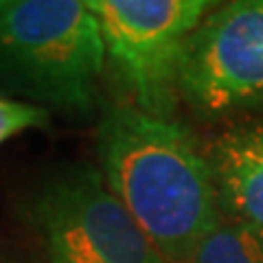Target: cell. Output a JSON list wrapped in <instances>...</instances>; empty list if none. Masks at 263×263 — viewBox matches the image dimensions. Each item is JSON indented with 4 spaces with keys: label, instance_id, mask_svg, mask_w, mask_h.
Returning a JSON list of instances; mask_svg holds the SVG:
<instances>
[{
    "label": "cell",
    "instance_id": "6da1fadb",
    "mask_svg": "<svg viewBox=\"0 0 263 263\" xmlns=\"http://www.w3.org/2000/svg\"><path fill=\"white\" fill-rule=\"evenodd\" d=\"M97 154L108 189L167 263H189L224 219L206 147L182 123L114 103L99 123Z\"/></svg>",
    "mask_w": 263,
    "mask_h": 263
},
{
    "label": "cell",
    "instance_id": "7a4b0ae2",
    "mask_svg": "<svg viewBox=\"0 0 263 263\" xmlns=\"http://www.w3.org/2000/svg\"><path fill=\"white\" fill-rule=\"evenodd\" d=\"M105 66L95 13L81 0H0V84L37 103L88 114Z\"/></svg>",
    "mask_w": 263,
    "mask_h": 263
},
{
    "label": "cell",
    "instance_id": "3957f363",
    "mask_svg": "<svg viewBox=\"0 0 263 263\" xmlns=\"http://www.w3.org/2000/svg\"><path fill=\"white\" fill-rule=\"evenodd\" d=\"M121 86L132 105L160 119L178 108L186 44L206 18V0H88Z\"/></svg>",
    "mask_w": 263,
    "mask_h": 263
},
{
    "label": "cell",
    "instance_id": "277c9868",
    "mask_svg": "<svg viewBox=\"0 0 263 263\" xmlns=\"http://www.w3.org/2000/svg\"><path fill=\"white\" fill-rule=\"evenodd\" d=\"M48 263H167L99 169H70L31 204Z\"/></svg>",
    "mask_w": 263,
    "mask_h": 263
},
{
    "label": "cell",
    "instance_id": "5b68a950",
    "mask_svg": "<svg viewBox=\"0 0 263 263\" xmlns=\"http://www.w3.org/2000/svg\"><path fill=\"white\" fill-rule=\"evenodd\" d=\"M180 97L204 119L263 105V0L211 11L186 44Z\"/></svg>",
    "mask_w": 263,
    "mask_h": 263
},
{
    "label": "cell",
    "instance_id": "8992f818",
    "mask_svg": "<svg viewBox=\"0 0 263 263\" xmlns=\"http://www.w3.org/2000/svg\"><path fill=\"white\" fill-rule=\"evenodd\" d=\"M206 156L224 215L263 237V125L226 129Z\"/></svg>",
    "mask_w": 263,
    "mask_h": 263
},
{
    "label": "cell",
    "instance_id": "52a82bcc",
    "mask_svg": "<svg viewBox=\"0 0 263 263\" xmlns=\"http://www.w3.org/2000/svg\"><path fill=\"white\" fill-rule=\"evenodd\" d=\"M189 263H263V237L224 215L200 241Z\"/></svg>",
    "mask_w": 263,
    "mask_h": 263
},
{
    "label": "cell",
    "instance_id": "ba28073f",
    "mask_svg": "<svg viewBox=\"0 0 263 263\" xmlns=\"http://www.w3.org/2000/svg\"><path fill=\"white\" fill-rule=\"evenodd\" d=\"M48 125V110L44 105L0 97V145L27 129Z\"/></svg>",
    "mask_w": 263,
    "mask_h": 263
}]
</instances>
